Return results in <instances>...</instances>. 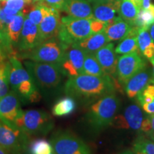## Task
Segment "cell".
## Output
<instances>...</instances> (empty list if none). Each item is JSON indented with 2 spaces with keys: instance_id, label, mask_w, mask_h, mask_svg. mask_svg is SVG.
<instances>
[{
  "instance_id": "cell-40",
  "label": "cell",
  "mask_w": 154,
  "mask_h": 154,
  "mask_svg": "<svg viewBox=\"0 0 154 154\" xmlns=\"http://www.w3.org/2000/svg\"><path fill=\"white\" fill-rule=\"evenodd\" d=\"M150 29V35H151L152 39L154 41V24H152L149 28Z\"/></svg>"
},
{
  "instance_id": "cell-30",
  "label": "cell",
  "mask_w": 154,
  "mask_h": 154,
  "mask_svg": "<svg viewBox=\"0 0 154 154\" xmlns=\"http://www.w3.org/2000/svg\"><path fill=\"white\" fill-rule=\"evenodd\" d=\"M154 24V5H151L149 8H140L135 20L134 26L138 29H149Z\"/></svg>"
},
{
  "instance_id": "cell-24",
  "label": "cell",
  "mask_w": 154,
  "mask_h": 154,
  "mask_svg": "<svg viewBox=\"0 0 154 154\" xmlns=\"http://www.w3.org/2000/svg\"><path fill=\"white\" fill-rule=\"evenodd\" d=\"M136 99L141 109L147 114L154 113V79L152 78L146 87L138 94Z\"/></svg>"
},
{
  "instance_id": "cell-19",
  "label": "cell",
  "mask_w": 154,
  "mask_h": 154,
  "mask_svg": "<svg viewBox=\"0 0 154 154\" xmlns=\"http://www.w3.org/2000/svg\"><path fill=\"white\" fill-rule=\"evenodd\" d=\"M61 11L74 18H94L93 9L88 0H67Z\"/></svg>"
},
{
  "instance_id": "cell-48",
  "label": "cell",
  "mask_w": 154,
  "mask_h": 154,
  "mask_svg": "<svg viewBox=\"0 0 154 154\" xmlns=\"http://www.w3.org/2000/svg\"><path fill=\"white\" fill-rule=\"evenodd\" d=\"M28 1H29V2H32V0H28Z\"/></svg>"
},
{
  "instance_id": "cell-22",
  "label": "cell",
  "mask_w": 154,
  "mask_h": 154,
  "mask_svg": "<svg viewBox=\"0 0 154 154\" xmlns=\"http://www.w3.org/2000/svg\"><path fill=\"white\" fill-rule=\"evenodd\" d=\"M131 28V25L120 18L106 25L103 32L109 42H116L124 39L129 33Z\"/></svg>"
},
{
  "instance_id": "cell-41",
  "label": "cell",
  "mask_w": 154,
  "mask_h": 154,
  "mask_svg": "<svg viewBox=\"0 0 154 154\" xmlns=\"http://www.w3.org/2000/svg\"><path fill=\"white\" fill-rule=\"evenodd\" d=\"M131 1L135 4V5L137 6V7H139V8H141L142 0H131Z\"/></svg>"
},
{
  "instance_id": "cell-14",
  "label": "cell",
  "mask_w": 154,
  "mask_h": 154,
  "mask_svg": "<svg viewBox=\"0 0 154 154\" xmlns=\"http://www.w3.org/2000/svg\"><path fill=\"white\" fill-rule=\"evenodd\" d=\"M41 42L38 26L26 17L17 44L19 51L22 53L30 51Z\"/></svg>"
},
{
  "instance_id": "cell-38",
  "label": "cell",
  "mask_w": 154,
  "mask_h": 154,
  "mask_svg": "<svg viewBox=\"0 0 154 154\" xmlns=\"http://www.w3.org/2000/svg\"><path fill=\"white\" fill-rule=\"evenodd\" d=\"M151 0H142L141 8L143 9H148L151 6Z\"/></svg>"
},
{
  "instance_id": "cell-31",
  "label": "cell",
  "mask_w": 154,
  "mask_h": 154,
  "mask_svg": "<svg viewBox=\"0 0 154 154\" xmlns=\"http://www.w3.org/2000/svg\"><path fill=\"white\" fill-rule=\"evenodd\" d=\"M29 6L25 10L27 13L26 14V17L29 19H30L32 22L36 25L38 26L42 22V19L46 16L47 12L49 11L50 7L44 6L42 4H32V6Z\"/></svg>"
},
{
  "instance_id": "cell-2",
  "label": "cell",
  "mask_w": 154,
  "mask_h": 154,
  "mask_svg": "<svg viewBox=\"0 0 154 154\" xmlns=\"http://www.w3.org/2000/svg\"><path fill=\"white\" fill-rule=\"evenodd\" d=\"M24 66L42 96L45 99H51L62 84L63 74L59 65L27 60L24 62Z\"/></svg>"
},
{
  "instance_id": "cell-35",
  "label": "cell",
  "mask_w": 154,
  "mask_h": 154,
  "mask_svg": "<svg viewBox=\"0 0 154 154\" xmlns=\"http://www.w3.org/2000/svg\"><path fill=\"white\" fill-rule=\"evenodd\" d=\"M66 2L67 0H43L42 2L39 4L47 6V7H50V8L57 9L60 11L62 9Z\"/></svg>"
},
{
  "instance_id": "cell-37",
  "label": "cell",
  "mask_w": 154,
  "mask_h": 154,
  "mask_svg": "<svg viewBox=\"0 0 154 154\" xmlns=\"http://www.w3.org/2000/svg\"><path fill=\"white\" fill-rule=\"evenodd\" d=\"M7 57H9V54L5 47V44L0 39V61L5 60Z\"/></svg>"
},
{
  "instance_id": "cell-7",
  "label": "cell",
  "mask_w": 154,
  "mask_h": 154,
  "mask_svg": "<svg viewBox=\"0 0 154 154\" xmlns=\"http://www.w3.org/2000/svg\"><path fill=\"white\" fill-rule=\"evenodd\" d=\"M66 49L59 38L55 37L41 42L30 51L22 52L20 57L37 62L59 65L63 60Z\"/></svg>"
},
{
  "instance_id": "cell-29",
  "label": "cell",
  "mask_w": 154,
  "mask_h": 154,
  "mask_svg": "<svg viewBox=\"0 0 154 154\" xmlns=\"http://www.w3.org/2000/svg\"><path fill=\"white\" fill-rule=\"evenodd\" d=\"M83 74L92 76H106L94 54H86L82 69Z\"/></svg>"
},
{
  "instance_id": "cell-27",
  "label": "cell",
  "mask_w": 154,
  "mask_h": 154,
  "mask_svg": "<svg viewBox=\"0 0 154 154\" xmlns=\"http://www.w3.org/2000/svg\"><path fill=\"white\" fill-rule=\"evenodd\" d=\"M140 9L131 0H121L119 14L123 20L133 26Z\"/></svg>"
},
{
  "instance_id": "cell-39",
  "label": "cell",
  "mask_w": 154,
  "mask_h": 154,
  "mask_svg": "<svg viewBox=\"0 0 154 154\" xmlns=\"http://www.w3.org/2000/svg\"><path fill=\"white\" fill-rule=\"evenodd\" d=\"M90 3L94 4H98V3H103V2H107L113 1V0H88Z\"/></svg>"
},
{
  "instance_id": "cell-49",
  "label": "cell",
  "mask_w": 154,
  "mask_h": 154,
  "mask_svg": "<svg viewBox=\"0 0 154 154\" xmlns=\"http://www.w3.org/2000/svg\"><path fill=\"white\" fill-rule=\"evenodd\" d=\"M1 1H3V0H0V2H1Z\"/></svg>"
},
{
  "instance_id": "cell-1",
  "label": "cell",
  "mask_w": 154,
  "mask_h": 154,
  "mask_svg": "<svg viewBox=\"0 0 154 154\" xmlns=\"http://www.w3.org/2000/svg\"><path fill=\"white\" fill-rule=\"evenodd\" d=\"M116 86L109 76L79 74L70 77L65 83L63 91L66 96L84 102L95 101L107 94L115 93Z\"/></svg>"
},
{
  "instance_id": "cell-28",
  "label": "cell",
  "mask_w": 154,
  "mask_h": 154,
  "mask_svg": "<svg viewBox=\"0 0 154 154\" xmlns=\"http://www.w3.org/2000/svg\"><path fill=\"white\" fill-rule=\"evenodd\" d=\"M31 5L32 2L28 0H3L0 2V7L4 12L11 16L24 11Z\"/></svg>"
},
{
  "instance_id": "cell-44",
  "label": "cell",
  "mask_w": 154,
  "mask_h": 154,
  "mask_svg": "<svg viewBox=\"0 0 154 154\" xmlns=\"http://www.w3.org/2000/svg\"><path fill=\"white\" fill-rule=\"evenodd\" d=\"M43 0H32V4H38V3H41L42 2Z\"/></svg>"
},
{
  "instance_id": "cell-12",
  "label": "cell",
  "mask_w": 154,
  "mask_h": 154,
  "mask_svg": "<svg viewBox=\"0 0 154 154\" xmlns=\"http://www.w3.org/2000/svg\"><path fill=\"white\" fill-rule=\"evenodd\" d=\"M143 119L140 106L134 103L128 106L121 114L116 116L111 126L118 129H131L140 132Z\"/></svg>"
},
{
  "instance_id": "cell-34",
  "label": "cell",
  "mask_w": 154,
  "mask_h": 154,
  "mask_svg": "<svg viewBox=\"0 0 154 154\" xmlns=\"http://www.w3.org/2000/svg\"><path fill=\"white\" fill-rule=\"evenodd\" d=\"M52 151L53 148L51 143L44 138L31 140L27 151L30 154H49Z\"/></svg>"
},
{
  "instance_id": "cell-13",
  "label": "cell",
  "mask_w": 154,
  "mask_h": 154,
  "mask_svg": "<svg viewBox=\"0 0 154 154\" xmlns=\"http://www.w3.org/2000/svg\"><path fill=\"white\" fill-rule=\"evenodd\" d=\"M86 54L82 49L74 45L67 48L63 60L59 64L63 76L70 78L82 74Z\"/></svg>"
},
{
  "instance_id": "cell-32",
  "label": "cell",
  "mask_w": 154,
  "mask_h": 154,
  "mask_svg": "<svg viewBox=\"0 0 154 154\" xmlns=\"http://www.w3.org/2000/svg\"><path fill=\"white\" fill-rule=\"evenodd\" d=\"M132 151L136 154H154V141L146 135H140L134 142Z\"/></svg>"
},
{
  "instance_id": "cell-4",
  "label": "cell",
  "mask_w": 154,
  "mask_h": 154,
  "mask_svg": "<svg viewBox=\"0 0 154 154\" xmlns=\"http://www.w3.org/2000/svg\"><path fill=\"white\" fill-rule=\"evenodd\" d=\"M10 63L9 84L11 90L19 96L21 102L35 103L41 99L33 79L16 55L9 57Z\"/></svg>"
},
{
  "instance_id": "cell-17",
  "label": "cell",
  "mask_w": 154,
  "mask_h": 154,
  "mask_svg": "<svg viewBox=\"0 0 154 154\" xmlns=\"http://www.w3.org/2000/svg\"><path fill=\"white\" fill-rule=\"evenodd\" d=\"M152 78V71L146 66L134 75L125 84L123 88L127 96L131 99H134L146 87Z\"/></svg>"
},
{
  "instance_id": "cell-6",
  "label": "cell",
  "mask_w": 154,
  "mask_h": 154,
  "mask_svg": "<svg viewBox=\"0 0 154 154\" xmlns=\"http://www.w3.org/2000/svg\"><path fill=\"white\" fill-rule=\"evenodd\" d=\"M17 128L29 136H43L49 134L54 127L51 114L41 109L24 111L16 123Z\"/></svg>"
},
{
  "instance_id": "cell-11",
  "label": "cell",
  "mask_w": 154,
  "mask_h": 154,
  "mask_svg": "<svg viewBox=\"0 0 154 154\" xmlns=\"http://www.w3.org/2000/svg\"><path fill=\"white\" fill-rule=\"evenodd\" d=\"M24 112L19 96L13 91L0 99V121L13 128H17V119Z\"/></svg>"
},
{
  "instance_id": "cell-18",
  "label": "cell",
  "mask_w": 154,
  "mask_h": 154,
  "mask_svg": "<svg viewBox=\"0 0 154 154\" xmlns=\"http://www.w3.org/2000/svg\"><path fill=\"white\" fill-rule=\"evenodd\" d=\"M94 54L105 74L114 80L118 58L113 48V44L108 43Z\"/></svg>"
},
{
  "instance_id": "cell-46",
  "label": "cell",
  "mask_w": 154,
  "mask_h": 154,
  "mask_svg": "<svg viewBox=\"0 0 154 154\" xmlns=\"http://www.w3.org/2000/svg\"><path fill=\"white\" fill-rule=\"evenodd\" d=\"M49 154H56V153H54V151H53L52 152H51V153H50Z\"/></svg>"
},
{
  "instance_id": "cell-20",
  "label": "cell",
  "mask_w": 154,
  "mask_h": 154,
  "mask_svg": "<svg viewBox=\"0 0 154 154\" xmlns=\"http://www.w3.org/2000/svg\"><path fill=\"white\" fill-rule=\"evenodd\" d=\"M26 14L24 11L19 12V14L13 17L11 21L7 26L6 31L5 38L7 47L11 51H14V47H17L19 36L22 32Z\"/></svg>"
},
{
  "instance_id": "cell-3",
  "label": "cell",
  "mask_w": 154,
  "mask_h": 154,
  "mask_svg": "<svg viewBox=\"0 0 154 154\" xmlns=\"http://www.w3.org/2000/svg\"><path fill=\"white\" fill-rule=\"evenodd\" d=\"M105 24L96 19H78L69 16L61 17L60 29L57 38L68 48L79 43L92 34L103 30Z\"/></svg>"
},
{
  "instance_id": "cell-9",
  "label": "cell",
  "mask_w": 154,
  "mask_h": 154,
  "mask_svg": "<svg viewBox=\"0 0 154 154\" xmlns=\"http://www.w3.org/2000/svg\"><path fill=\"white\" fill-rule=\"evenodd\" d=\"M31 136L19 128H13L0 122V146L9 154L27 152Z\"/></svg>"
},
{
  "instance_id": "cell-10",
  "label": "cell",
  "mask_w": 154,
  "mask_h": 154,
  "mask_svg": "<svg viewBox=\"0 0 154 154\" xmlns=\"http://www.w3.org/2000/svg\"><path fill=\"white\" fill-rule=\"evenodd\" d=\"M146 66L140 53L133 52L118 58L114 82L116 88L123 86L131 77Z\"/></svg>"
},
{
  "instance_id": "cell-42",
  "label": "cell",
  "mask_w": 154,
  "mask_h": 154,
  "mask_svg": "<svg viewBox=\"0 0 154 154\" xmlns=\"http://www.w3.org/2000/svg\"><path fill=\"white\" fill-rule=\"evenodd\" d=\"M119 154H136V153H135L133 151H129V150H128V151H123V152H121V153H119Z\"/></svg>"
},
{
  "instance_id": "cell-36",
  "label": "cell",
  "mask_w": 154,
  "mask_h": 154,
  "mask_svg": "<svg viewBox=\"0 0 154 154\" xmlns=\"http://www.w3.org/2000/svg\"><path fill=\"white\" fill-rule=\"evenodd\" d=\"M149 116L150 120V128L149 131L146 136L154 141V113L149 114Z\"/></svg>"
},
{
  "instance_id": "cell-43",
  "label": "cell",
  "mask_w": 154,
  "mask_h": 154,
  "mask_svg": "<svg viewBox=\"0 0 154 154\" xmlns=\"http://www.w3.org/2000/svg\"><path fill=\"white\" fill-rule=\"evenodd\" d=\"M0 154H9L8 152H7L6 150H5L3 148H2L0 146Z\"/></svg>"
},
{
  "instance_id": "cell-50",
  "label": "cell",
  "mask_w": 154,
  "mask_h": 154,
  "mask_svg": "<svg viewBox=\"0 0 154 154\" xmlns=\"http://www.w3.org/2000/svg\"><path fill=\"white\" fill-rule=\"evenodd\" d=\"M0 8H1V7H0Z\"/></svg>"
},
{
  "instance_id": "cell-33",
  "label": "cell",
  "mask_w": 154,
  "mask_h": 154,
  "mask_svg": "<svg viewBox=\"0 0 154 154\" xmlns=\"http://www.w3.org/2000/svg\"><path fill=\"white\" fill-rule=\"evenodd\" d=\"M9 72L10 63L8 61H0V99H2L9 91Z\"/></svg>"
},
{
  "instance_id": "cell-5",
  "label": "cell",
  "mask_w": 154,
  "mask_h": 154,
  "mask_svg": "<svg viewBox=\"0 0 154 154\" xmlns=\"http://www.w3.org/2000/svg\"><path fill=\"white\" fill-rule=\"evenodd\" d=\"M120 101L115 93L107 94L94 102L85 115V121L93 131L99 132L112 125Z\"/></svg>"
},
{
  "instance_id": "cell-26",
  "label": "cell",
  "mask_w": 154,
  "mask_h": 154,
  "mask_svg": "<svg viewBox=\"0 0 154 154\" xmlns=\"http://www.w3.org/2000/svg\"><path fill=\"white\" fill-rule=\"evenodd\" d=\"M76 102L72 96H66L61 98L52 107V114L57 117L66 116L76 110Z\"/></svg>"
},
{
  "instance_id": "cell-16",
  "label": "cell",
  "mask_w": 154,
  "mask_h": 154,
  "mask_svg": "<svg viewBox=\"0 0 154 154\" xmlns=\"http://www.w3.org/2000/svg\"><path fill=\"white\" fill-rule=\"evenodd\" d=\"M121 0H113L103 3L94 4V19L103 22L106 25L120 19L119 8Z\"/></svg>"
},
{
  "instance_id": "cell-45",
  "label": "cell",
  "mask_w": 154,
  "mask_h": 154,
  "mask_svg": "<svg viewBox=\"0 0 154 154\" xmlns=\"http://www.w3.org/2000/svg\"><path fill=\"white\" fill-rule=\"evenodd\" d=\"M151 63H152V65H153V70H152V76H153V78L154 79V59L151 61Z\"/></svg>"
},
{
  "instance_id": "cell-25",
  "label": "cell",
  "mask_w": 154,
  "mask_h": 154,
  "mask_svg": "<svg viewBox=\"0 0 154 154\" xmlns=\"http://www.w3.org/2000/svg\"><path fill=\"white\" fill-rule=\"evenodd\" d=\"M138 45L140 54L151 62L154 59V41L148 29H138Z\"/></svg>"
},
{
  "instance_id": "cell-47",
  "label": "cell",
  "mask_w": 154,
  "mask_h": 154,
  "mask_svg": "<svg viewBox=\"0 0 154 154\" xmlns=\"http://www.w3.org/2000/svg\"><path fill=\"white\" fill-rule=\"evenodd\" d=\"M23 154H30V153H29V152H25V153H23Z\"/></svg>"
},
{
  "instance_id": "cell-8",
  "label": "cell",
  "mask_w": 154,
  "mask_h": 154,
  "mask_svg": "<svg viewBox=\"0 0 154 154\" xmlns=\"http://www.w3.org/2000/svg\"><path fill=\"white\" fill-rule=\"evenodd\" d=\"M50 143L56 154H92L89 146L68 130L55 131L51 136Z\"/></svg>"
},
{
  "instance_id": "cell-21",
  "label": "cell",
  "mask_w": 154,
  "mask_h": 154,
  "mask_svg": "<svg viewBox=\"0 0 154 154\" xmlns=\"http://www.w3.org/2000/svg\"><path fill=\"white\" fill-rule=\"evenodd\" d=\"M108 43H109V41L103 30L92 34L83 41L73 45L80 48L86 54H95Z\"/></svg>"
},
{
  "instance_id": "cell-23",
  "label": "cell",
  "mask_w": 154,
  "mask_h": 154,
  "mask_svg": "<svg viewBox=\"0 0 154 154\" xmlns=\"http://www.w3.org/2000/svg\"><path fill=\"white\" fill-rule=\"evenodd\" d=\"M138 29H139L136 26H132L128 35L122 39L115 49L116 53L123 55L133 52L140 53L138 45Z\"/></svg>"
},
{
  "instance_id": "cell-15",
  "label": "cell",
  "mask_w": 154,
  "mask_h": 154,
  "mask_svg": "<svg viewBox=\"0 0 154 154\" xmlns=\"http://www.w3.org/2000/svg\"><path fill=\"white\" fill-rule=\"evenodd\" d=\"M61 22L59 10L50 8L47 14L38 26L42 42L58 36Z\"/></svg>"
}]
</instances>
